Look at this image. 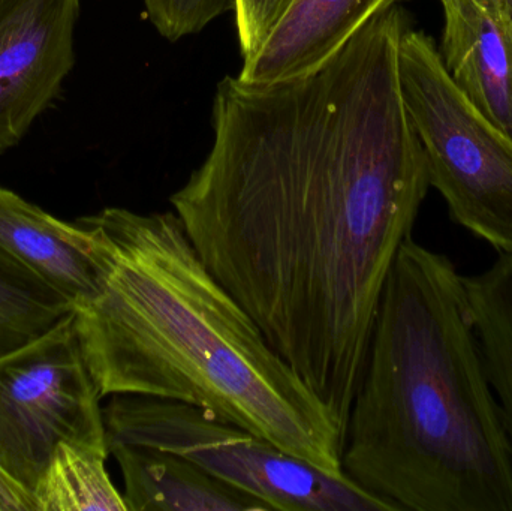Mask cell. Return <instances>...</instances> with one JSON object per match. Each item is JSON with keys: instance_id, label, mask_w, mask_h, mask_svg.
Listing matches in <instances>:
<instances>
[{"instance_id": "obj_1", "label": "cell", "mask_w": 512, "mask_h": 511, "mask_svg": "<svg viewBox=\"0 0 512 511\" xmlns=\"http://www.w3.org/2000/svg\"><path fill=\"white\" fill-rule=\"evenodd\" d=\"M391 6L321 68L216 87L213 143L170 197L207 269L345 435L385 284L430 189Z\"/></svg>"}, {"instance_id": "obj_2", "label": "cell", "mask_w": 512, "mask_h": 511, "mask_svg": "<svg viewBox=\"0 0 512 511\" xmlns=\"http://www.w3.org/2000/svg\"><path fill=\"white\" fill-rule=\"evenodd\" d=\"M98 263L74 327L102 398L183 402L328 473L345 435L201 260L174 212L105 207L78 218Z\"/></svg>"}, {"instance_id": "obj_3", "label": "cell", "mask_w": 512, "mask_h": 511, "mask_svg": "<svg viewBox=\"0 0 512 511\" xmlns=\"http://www.w3.org/2000/svg\"><path fill=\"white\" fill-rule=\"evenodd\" d=\"M342 473L393 511H512V450L465 275L414 237L379 302Z\"/></svg>"}, {"instance_id": "obj_4", "label": "cell", "mask_w": 512, "mask_h": 511, "mask_svg": "<svg viewBox=\"0 0 512 511\" xmlns=\"http://www.w3.org/2000/svg\"><path fill=\"white\" fill-rule=\"evenodd\" d=\"M102 413L107 446L129 444L182 456L270 510L393 511L345 474L321 470L203 408L114 395Z\"/></svg>"}, {"instance_id": "obj_5", "label": "cell", "mask_w": 512, "mask_h": 511, "mask_svg": "<svg viewBox=\"0 0 512 511\" xmlns=\"http://www.w3.org/2000/svg\"><path fill=\"white\" fill-rule=\"evenodd\" d=\"M399 78L430 188L444 198L451 221L498 254H512V137L460 92L427 33H403Z\"/></svg>"}, {"instance_id": "obj_6", "label": "cell", "mask_w": 512, "mask_h": 511, "mask_svg": "<svg viewBox=\"0 0 512 511\" xmlns=\"http://www.w3.org/2000/svg\"><path fill=\"white\" fill-rule=\"evenodd\" d=\"M101 399L74 312L0 357V470L32 495L60 443L108 450Z\"/></svg>"}, {"instance_id": "obj_7", "label": "cell", "mask_w": 512, "mask_h": 511, "mask_svg": "<svg viewBox=\"0 0 512 511\" xmlns=\"http://www.w3.org/2000/svg\"><path fill=\"white\" fill-rule=\"evenodd\" d=\"M80 0H0V155L17 146L74 68Z\"/></svg>"}, {"instance_id": "obj_8", "label": "cell", "mask_w": 512, "mask_h": 511, "mask_svg": "<svg viewBox=\"0 0 512 511\" xmlns=\"http://www.w3.org/2000/svg\"><path fill=\"white\" fill-rule=\"evenodd\" d=\"M441 48L460 92L512 137V15L505 0H447Z\"/></svg>"}, {"instance_id": "obj_9", "label": "cell", "mask_w": 512, "mask_h": 511, "mask_svg": "<svg viewBox=\"0 0 512 511\" xmlns=\"http://www.w3.org/2000/svg\"><path fill=\"white\" fill-rule=\"evenodd\" d=\"M0 260L77 306L92 296L98 263L89 230L60 221L0 186Z\"/></svg>"}, {"instance_id": "obj_10", "label": "cell", "mask_w": 512, "mask_h": 511, "mask_svg": "<svg viewBox=\"0 0 512 511\" xmlns=\"http://www.w3.org/2000/svg\"><path fill=\"white\" fill-rule=\"evenodd\" d=\"M406 0H291L261 47L243 60L237 77L271 84L321 68L352 36Z\"/></svg>"}, {"instance_id": "obj_11", "label": "cell", "mask_w": 512, "mask_h": 511, "mask_svg": "<svg viewBox=\"0 0 512 511\" xmlns=\"http://www.w3.org/2000/svg\"><path fill=\"white\" fill-rule=\"evenodd\" d=\"M123 479L128 511H267L262 501L228 485L189 459L164 450L108 444Z\"/></svg>"}, {"instance_id": "obj_12", "label": "cell", "mask_w": 512, "mask_h": 511, "mask_svg": "<svg viewBox=\"0 0 512 511\" xmlns=\"http://www.w3.org/2000/svg\"><path fill=\"white\" fill-rule=\"evenodd\" d=\"M469 308L490 386L512 450V254L465 276Z\"/></svg>"}, {"instance_id": "obj_13", "label": "cell", "mask_w": 512, "mask_h": 511, "mask_svg": "<svg viewBox=\"0 0 512 511\" xmlns=\"http://www.w3.org/2000/svg\"><path fill=\"white\" fill-rule=\"evenodd\" d=\"M108 456L101 447L60 443L33 489L36 511H128L108 474Z\"/></svg>"}, {"instance_id": "obj_14", "label": "cell", "mask_w": 512, "mask_h": 511, "mask_svg": "<svg viewBox=\"0 0 512 511\" xmlns=\"http://www.w3.org/2000/svg\"><path fill=\"white\" fill-rule=\"evenodd\" d=\"M72 312L65 297L0 260V357L41 338Z\"/></svg>"}, {"instance_id": "obj_15", "label": "cell", "mask_w": 512, "mask_h": 511, "mask_svg": "<svg viewBox=\"0 0 512 511\" xmlns=\"http://www.w3.org/2000/svg\"><path fill=\"white\" fill-rule=\"evenodd\" d=\"M143 5L156 32L176 42L200 33L216 18L233 11L234 0H143Z\"/></svg>"}, {"instance_id": "obj_16", "label": "cell", "mask_w": 512, "mask_h": 511, "mask_svg": "<svg viewBox=\"0 0 512 511\" xmlns=\"http://www.w3.org/2000/svg\"><path fill=\"white\" fill-rule=\"evenodd\" d=\"M291 0H234L237 36L243 60L255 53Z\"/></svg>"}, {"instance_id": "obj_17", "label": "cell", "mask_w": 512, "mask_h": 511, "mask_svg": "<svg viewBox=\"0 0 512 511\" xmlns=\"http://www.w3.org/2000/svg\"><path fill=\"white\" fill-rule=\"evenodd\" d=\"M0 511H36L32 495L0 470Z\"/></svg>"}, {"instance_id": "obj_18", "label": "cell", "mask_w": 512, "mask_h": 511, "mask_svg": "<svg viewBox=\"0 0 512 511\" xmlns=\"http://www.w3.org/2000/svg\"><path fill=\"white\" fill-rule=\"evenodd\" d=\"M505 5H507L508 11H510V14L512 15V0H505Z\"/></svg>"}, {"instance_id": "obj_19", "label": "cell", "mask_w": 512, "mask_h": 511, "mask_svg": "<svg viewBox=\"0 0 512 511\" xmlns=\"http://www.w3.org/2000/svg\"><path fill=\"white\" fill-rule=\"evenodd\" d=\"M447 2V0H441V3Z\"/></svg>"}]
</instances>
